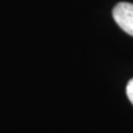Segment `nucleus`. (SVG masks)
Returning a JSON list of instances; mask_svg holds the SVG:
<instances>
[{"label": "nucleus", "mask_w": 133, "mask_h": 133, "mask_svg": "<svg viewBox=\"0 0 133 133\" xmlns=\"http://www.w3.org/2000/svg\"><path fill=\"white\" fill-rule=\"evenodd\" d=\"M116 24L126 33L133 36V4L131 3H119L112 10Z\"/></svg>", "instance_id": "nucleus-1"}, {"label": "nucleus", "mask_w": 133, "mask_h": 133, "mask_svg": "<svg viewBox=\"0 0 133 133\" xmlns=\"http://www.w3.org/2000/svg\"><path fill=\"white\" fill-rule=\"evenodd\" d=\"M126 92H127V96H128L129 101H131L132 105H133V79L128 81L127 88H126Z\"/></svg>", "instance_id": "nucleus-2"}]
</instances>
